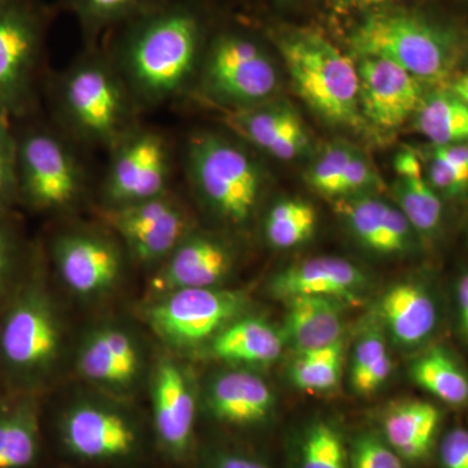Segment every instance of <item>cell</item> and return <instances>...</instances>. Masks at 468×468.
Returning <instances> with one entry per match:
<instances>
[{
	"mask_svg": "<svg viewBox=\"0 0 468 468\" xmlns=\"http://www.w3.org/2000/svg\"><path fill=\"white\" fill-rule=\"evenodd\" d=\"M285 335L261 319L248 318L221 329L212 341V354L229 362L264 365L282 356Z\"/></svg>",
	"mask_w": 468,
	"mask_h": 468,
	"instance_id": "26",
	"label": "cell"
},
{
	"mask_svg": "<svg viewBox=\"0 0 468 468\" xmlns=\"http://www.w3.org/2000/svg\"><path fill=\"white\" fill-rule=\"evenodd\" d=\"M358 149L344 140L326 144L304 172L311 189L328 198H337L345 172Z\"/></svg>",
	"mask_w": 468,
	"mask_h": 468,
	"instance_id": "35",
	"label": "cell"
},
{
	"mask_svg": "<svg viewBox=\"0 0 468 468\" xmlns=\"http://www.w3.org/2000/svg\"><path fill=\"white\" fill-rule=\"evenodd\" d=\"M359 104L366 122L394 132L412 119L424 97L423 82L392 61L356 58Z\"/></svg>",
	"mask_w": 468,
	"mask_h": 468,
	"instance_id": "13",
	"label": "cell"
},
{
	"mask_svg": "<svg viewBox=\"0 0 468 468\" xmlns=\"http://www.w3.org/2000/svg\"><path fill=\"white\" fill-rule=\"evenodd\" d=\"M349 468H405L389 443L374 433L356 437L349 452Z\"/></svg>",
	"mask_w": 468,
	"mask_h": 468,
	"instance_id": "38",
	"label": "cell"
},
{
	"mask_svg": "<svg viewBox=\"0 0 468 468\" xmlns=\"http://www.w3.org/2000/svg\"><path fill=\"white\" fill-rule=\"evenodd\" d=\"M58 326L50 304L38 292L24 295L9 310L0 332V350L16 371L34 374L57 356Z\"/></svg>",
	"mask_w": 468,
	"mask_h": 468,
	"instance_id": "14",
	"label": "cell"
},
{
	"mask_svg": "<svg viewBox=\"0 0 468 468\" xmlns=\"http://www.w3.org/2000/svg\"><path fill=\"white\" fill-rule=\"evenodd\" d=\"M288 302L285 341H291L298 353L322 349L343 340L341 301L300 295Z\"/></svg>",
	"mask_w": 468,
	"mask_h": 468,
	"instance_id": "22",
	"label": "cell"
},
{
	"mask_svg": "<svg viewBox=\"0 0 468 468\" xmlns=\"http://www.w3.org/2000/svg\"><path fill=\"white\" fill-rule=\"evenodd\" d=\"M205 21L190 0H165L120 27L109 51L140 107L193 90L205 52Z\"/></svg>",
	"mask_w": 468,
	"mask_h": 468,
	"instance_id": "1",
	"label": "cell"
},
{
	"mask_svg": "<svg viewBox=\"0 0 468 468\" xmlns=\"http://www.w3.org/2000/svg\"><path fill=\"white\" fill-rule=\"evenodd\" d=\"M412 124L432 146L468 143V109L449 88L424 94Z\"/></svg>",
	"mask_w": 468,
	"mask_h": 468,
	"instance_id": "27",
	"label": "cell"
},
{
	"mask_svg": "<svg viewBox=\"0 0 468 468\" xmlns=\"http://www.w3.org/2000/svg\"><path fill=\"white\" fill-rule=\"evenodd\" d=\"M101 218L141 263L167 260L187 234L192 218L171 192L147 201L101 209Z\"/></svg>",
	"mask_w": 468,
	"mask_h": 468,
	"instance_id": "10",
	"label": "cell"
},
{
	"mask_svg": "<svg viewBox=\"0 0 468 468\" xmlns=\"http://www.w3.org/2000/svg\"><path fill=\"white\" fill-rule=\"evenodd\" d=\"M140 367L134 341L125 332L104 328L86 341L79 356V368L89 380L109 385L131 383Z\"/></svg>",
	"mask_w": 468,
	"mask_h": 468,
	"instance_id": "24",
	"label": "cell"
},
{
	"mask_svg": "<svg viewBox=\"0 0 468 468\" xmlns=\"http://www.w3.org/2000/svg\"><path fill=\"white\" fill-rule=\"evenodd\" d=\"M393 203L408 218L418 236L431 237L442 220L440 194L431 186L424 174L397 177L390 186Z\"/></svg>",
	"mask_w": 468,
	"mask_h": 468,
	"instance_id": "28",
	"label": "cell"
},
{
	"mask_svg": "<svg viewBox=\"0 0 468 468\" xmlns=\"http://www.w3.org/2000/svg\"><path fill=\"white\" fill-rule=\"evenodd\" d=\"M18 201L39 211H60L79 201L86 185L84 165L72 146L50 129L16 133Z\"/></svg>",
	"mask_w": 468,
	"mask_h": 468,
	"instance_id": "8",
	"label": "cell"
},
{
	"mask_svg": "<svg viewBox=\"0 0 468 468\" xmlns=\"http://www.w3.org/2000/svg\"><path fill=\"white\" fill-rule=\"evenodd\" d=\"M245 300L239 292L217 288L180 289L168 292L147 311L156 332L175 346L203 343L226 328L241 311Z\"/></svg>",
	"mask_w": 468,
	"mask_h": 468,
	"instance_id": "11",
	"label": "cell"
},
{
	"mask_svg": "<svg viewBox=\"0 0 468 468\" xmlns=\"http://www.w3.org/2000/svg\"><path fill=\"white\" fill-rule=\"evenodd\" d=\"M54 104L77 141L112 149L137 126L138 106L109 52L90 51L55 80Z\"/></svg>",
	"mask_w": 468,
	"mask_h": 468,
	"instance_id": "3",
	"label": "cell"
},
{
	"mask_svg": "<svg viewBox=\"0 0 468 468\" xmlns=\"http://www.w3.org/2000/svg\"><path fill=\"white\" fill-rule=\"evenodd\" d=\"M38 452V426L29 409L0 418V468H26Z\"/></svg>",
	"mask_w": 468,
	"mask_h": 468,
	"instance_id": "32",
	"label": "cell"
},
{
	"mask_svg": "<svg viewBox=\"0 0 468 468\" xmlns=\"http://www.w3.org/2000/svg\"><path fill=\"white\" fill-rule=\"evenodd\" d=\"M318 224V215L309 202L284 198L273 203L264 217L267 242L276 249L295 248L309 241Z\"/></svg>",
	"mask_w": 468,
	"mask_h": 468,
	"instance_id": "31",
	"label": "cell"
},
{
	"mask_svg": "<svg viewBox=\"0 0 468 468\" xmlns=\"http://www.w3.org/2000/svg\"><path fill=\"white\" fill-rule=\"evenodd\" d=\"M246 468H268L266 464L261 463V462L257 460H251V458H248L246 461Z\"/></svg>",
	"mask_w": 468,
	"mask_h": 468,
	"instance_id": "46",
	"label": "cell"
},
{
	"mask_svg": "<svg viewBox=\"0 0 468 468\" xmlns=\"http://www.w3.org/2000/svg\"><path fill=\"white\" fill-rule=\"evenodd\" d=\"M2 218L0 217V284L5 282L9 271L14 266L15 255H16L14 236L3 224Z\"/></svg>",
	"mask_w": 468,
	"mask_h": 468,
	"instance_id": "41",
	"label": "cell"
},
{
	"mask_svg": "<svg viewBox=\"0 0 468 468\" xmlns=\"http://www.w3.org/2000/svg\"><path fill=\"white\" fill-rule=\"evenodd\" d=\"M458 306H460L462 332L468 340V272L464 273L457 286Z\"/></svg>",
	"mask_w": 468,
	"mask_h": 468,
	"instance_id": "43",
	"label": "cell"
},
{
	"mask_svg": "<svg viewBox=\"0 0 468 468\" xmlns=\"http://www.w3.org/2000/svg\"><path fill=\"white\" fill-rule=\"evenodd\" d=\"M394 171L397 177H409L424 174L423 163L415 151L402 150L394 158Z\"/></svg>",
	"mask_w": 468,
	"mask_h": 468,
	"instance_id": "42",
	"label": "cell"
},
{
	"mask_svg": "<svg viewBox=\"0 0 468 468\" xmlns=\"http://www.w3.org/2000/svg\"><path fill=\"white\" fill-rule=\"evenodd\" d=\"M392 372V359L384 338L378 332L363 335L351 363L350 380L356 393L368 396L383 387Z\"/></svg>",
	"mask_w": 468,
	"mask_h": 468,
	"instance_id": "34",
	"label": "cell"
},
{
	"mask_svg": "<svg viewBox=\"0 0 468 468\" xmlns=\"http://www.w3.org/2000/svg\"><path fill=\"white\" fill-rule=\"evenodd\" d=\"M347 229L363 246L380 255H405L415 249L418 234L393 202L378 193L335 199Z\"/></svg>",
	"mask_w": 468,
	"mask_h": 468,
	"instance_id": "16",
	"label": "cell"
},
{
	"mask_svg": "<svg viewBox=\"0 0 468 468\" xmlns=\"http://www.w3.org/2000/svg\"><path fill=\"white\" fill-rule=\"evenodd\" d=\"M344 340L322 349L298 353L291 378L295 387L311 392H324L338 384L343 368Z\"/></svg>",
	"mask_w": 468,
	"mask_h": 468,
	"instance_id": "33",
	"label": "cell"
},
{
	"mask_svg": "<svg viewBox=\"0 0 468 468\" xmlns=\"http://www.w3.org/2000/svg\"><path fill=\"white\" fill-rule=\"evenodd\" d=\"M440 423L441 412L432 403L402 402L385 415L384 439L403 461H421L432 449Z\"/></svg>",
	"mask_w": 468,
	"mask_h": 468,
	"instance_id": "25",
	"label": "cell"
},
{
	"mask_svg": "<svg viewBox=\"0 0 468 468\" xmlns=\"http://www.w3.org/2000/svg\"><path fill=\"white\" fill-rule=\"evenodd\" d=\"M154 421L160 441L183 455L193 439L196 402L189 380L174 362L163 360L154 378Z\"/></svg>",
	"mask_w": 468,
	"mask_h": 468,
	"instance_id": "20",
	"label": "cell"
},
{
	"mask_svg": "<svg viewBox=\"0 0 468 468\" xmlns=\"http://www.w3.org/2000/svg\"><path fill=\"white\" fill-rule=\"evenodd\" d=\"M234 137L279 162H294L313 150V138L298 111L282 97L239 110L220 111Z\"/></svg>",
	"mask_w": 468,
	"mask_h": 468,
	"instance_id": "12",
	"label": "cell"
},
{
	"mask_svg": "<svg viewBox=\"0 0 468 468\" xmlns=\"http://www.w3.org/2000/svg\"><path fill=\"white\" fill-rule=\"evenodd\" d=\"M367 284V277L356 264L338 257H316L284 268L271 282L277 297L300 295L354 302Z\"/></svg>",
	"mask_w": 468,
	"mask_h": 468,
	"instance_id": "19",
	"label": "cell"
},
{
	"mask_svg": "<svg viewBox=\"0 0 468 468\" xmlns=\"http://www.w3.org/2000/svg\"><path fill=\"white\" fill-rule=\"evenodd\" d=\"M356 58L392 61L423 84H440L458 61V43L445 27L401 9H375L347 38Z\"/></svg>",
	"mask_w": 468,
	"mask_h": 468,
	"instance_id": "5",
	"label": "cell"
},
{
	"mask_svg": "<svg viewBox=\"0 0 468 468\" xmlns=\"http://www.w3.org/2000/svg\"><path fill=\"white\" fill-rule=\"evenodd\" d=\"M440 464L441 468H468V428H452L443 436Z\"/></svg>",
	"mask_w": 468,
	"mask_h": 468,
	"instance_id": "40",
	"label": "cell"
},
{
	"mask_svg": "<svg viewBox=\"0 0 468 468\" xmlns=\"http://www.w3.org/2000/svg\"><path fill=\"white\" fill-rule=\"evenodd\" d=\"M295 94L326 124L347 131L369 128L359 104L356 60L311 27L268 30Z\"/></svg>",
	"mask_w": 468,
	"mask_h": 468,
	"instance_id": "2",
	"label": "cell"
},
{
	"mask_svg": "<svg viewBox=\"0 0 468 468\" xmlns=\"http://www.w3.org/2000/svg\"><path fill=\"white\" fill-rule=\"evenodd\" d=\"M279 72L254 37L223 30L206 43L193 90L218 111L245 109L279 97Z\"/></svg>",
	"mask_w": 468,
	"mask_h": 468,
	"instance_id": "6",
	"label": "cell"
},
{
	"mask_svg": "<svg viewBox=\"0 0 468 468\" xmlns=\"http://www.w3.org/2000/svg\"><path fill=\"white\" fill-rule=\"evenodd\" d=\"M58 275L82 295L112 288L122 273V252L103 234L75 230L60 234L52 246Z\"/></svg>",
	"mask_w": 468,
	"mask_h": 468,
	"instance_id": "15",
	"label": "cell"
},
{
	"mask_svg": "<svg viewBox=\"0 0 468 468\" xmlns=\"http://www.w3.org/2000/svg\"><path fill=\"white\" fill-rule=\"evenodd\" d=\"M427 180L439 194L446 197H458L466 192L468 176L443 155L437 146L428 154Z\"/></svg>",
	"mask_w": 468,
	"mask_h": 468,
	"instance_id": "39",
	"label": "cell"
},
{
	"mask_svg": "<svg viewBox=\"0 0 468 468\" xmlns=\"http://www.w3.org/2000/svg\"><path fill=\"white\" fill-rule=\"evenodd\" d=\"M48 26L38 0H0V122L12 125L33 109Z\"/></svg>",
	"mask_w": 468,
	"mask_h": 468,
	"instance_id": "7",
	"label": "cell"
},
{
	"mask_svg": "<svg viewBox=\"0 0 468 468\" xmlns=\"http://www.w3.org/2000/svg\"><path fill=\"white\" fill-rule=\"evenodd\" d=\"M63 440L73 454L90 461L115 460L134 451L133 426L112 410L81 405L64 417Z\"/></svg>",
	"mask_w": 468,
	"mask_h": 468,
	"instance_id": "18",
	"label": "cell"
},
{
	"mask_svg": "<svg viewBox=\"0 0 468 468\" xmlns=\"http://www.w3.org/2000/svg\"><path fill=\"white\" fill-rule=\"evenodd\" d=\"M163 2L165 0H63L91 46L101 34L124 26Z\"/></svg>",
	"mask_w": 468,
	"mask_h": 468,
	"instance_id": "30",
	"label": "cell"
},
{
	"mask_svg": "<svg viewBox=\"0 0 468 468\" xmlns=\"http://www.w3.org/2000/svg\"><path fill=\"white\" fill-rule=\"evenodd\" d=\"M388 331L403 346H415L432 334L437 323L435 301L417 282L393 285L381 300Z\"/></svg>",
	"mask_w": 468,
	"mask_h": 468,
	"instance_id": "23",
	"label": "cell"
},
{
	"mask_svg": "<svg viewBox=\"0 0 468 468\" xmlns=\"http://www.w3.org/2000/svg\"><path fill=\"white\" fill-rule=\"evenodd\" d=\"M300 468H349L343 436L332 424L320 421L304 435Z\"/></svg>",
	"mask_w": 468,
	"mask_h": 468,
	"instance_id": "36",
	"label": "cell"
},
{
	"mask_svg": "<svg viewBox=\"0 0 468 468\" xmlns=\"http://www.w3.org/2000/svg\"><path fill=\"white\" fill-rule=\"evenodd\" d=\"M449 89L466 104L468 109V73L452 80L451 85H449Z\"/></svg>",
	"mask_w": 468,
	"mask_h": 468,
	"instance_id": "45",
	"label": "cell"
},
{
	"mask_svg": "<svg viewBox=\"0 0 468 468\" xmlns=\"http://www.w3.org/2000/svg\"><path fill=\"white\" fill-rule=\"evenodd\" d=\"M273 405L275 399L266 381L243 369L218 375L209 387L208 408L214 417L226 423H261Z\"/></svg>",
	"mask_w": 468,
	"mask_h": 468,
	"instance_id": "21",
	"label": "cell"
},
{
	"mask_svg": "<svg viewBox=\"0 0 468 468\" xmlns=\"http://www.w3.org/2000/svg\"><path fill=\"white\" fill-rule=\"evenodd\" d=\"M17 201L16 133L12 125L0 122V217Z\"/></svg>",
	"mask_w": 468,
	"mask_h": 468,
	"instance_id": "37",
	"label": "cell"
},
{
	"mask_svg": "<svg viewBox=\"0 0 468 468\" xmlns=\"http://www.w3.org/2000/svg\"><path fill=\"white\" fill-rule=\"evenodd\" d=\"M394 0H340L341 5L347 8L356 9H381L390 5Z\"/></svg>",
	"mask_w": 468,
	"mask_h": 468,
	"instance_id": "44",
	"label": "cell"
},
{
	"mask_svg": "<svg viewBox=\"0 0 468 468\" xmlns=\"http://www.w3.org/2000/svg\"><path fill=\"white\" fill-rule=\"evenodd\" d=\"M110 151L101 184L103 208L133 205L169 192L174 158L165 135L137 125Z\"/></svg>",
	"mask_w": 468,
	"mask_h": 468,
	"instance_id": "9",
	"label": "cell"
},
{
	"mask_svg": "<svg viewBox=\"0 0 468 468\" xmlns=\"http://www.w3.org/2000/svg\"><path fill=\"white\" fill-rule=\"evenodd\" d=\"M232 249L218 237L192 232L172 251L154 288L175 292L190 288H215L232 270Z\"/></svg>",
	"mask_w": 468,
	"mask_h": 468,
	"instance_id": "17",
	"label": "cell"
},
{
	"mask_svg": "<svg viewBox=\"0 0 468 468\" xmlns=\"http://www.w3.org/2000/svg\"><path fill=\"white\" fill-rule=\"evenodd\" d=\"M184 155L185 174L203 205L228 226L248 224L267 181L251 147L237 137L198 131L187 140Z\"/></svg>",
	"mask_w": 468,
	"mask_h": 468,
	"instance_id": "4",
	"label": "cell"
},
{
	"mask_svg": "<svg viewBox=\"0 0 468 468\" xmlns=\"http://www.w3.org/2000/svg\"><path fill=\"white\" fill-rule=\"evenodd\" d=\"M411 378L424 390L452 406L468 402V378L451 354L428 351L411 366Z\"/></svg>",
	"mask_w": 468,
	"mask_h": 468,
	"instance_id": "29",
	"label": "cell"
}]
</instances>
